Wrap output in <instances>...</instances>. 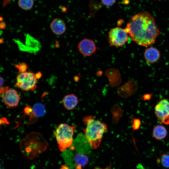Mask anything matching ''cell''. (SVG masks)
I'll use <instances>...</instances> for the list:
<instances>
[{"instance_id":"cell-1","label":"cell","mask_w":169,"mask_h":169,"mask_svg":"<svg viewBox=\"0 0 169 169\" xmlns=\"http://www.w3.org/2000/svg\"><path fill=\"white\" fill-rule=\"evenodd\" d=\"M125 29L134 42L146 47L153 44L160 34L154 18L149 13L145 12L133 16Z\"/></svg>"},{"instance_id":"cell-2","label":"cell","mask_w":169,"mask_h":169,"mask_svg":"<svg viewBox=\"0 0 169 169\" xmlns=\"http://www.w3.org/2000/svg\"><path fill=\"white\" fill-rule=\"evenodd\" d=\"M83 121L86 125L84 131L87 140L93 149H97L100 146L104 134L107 130V125L96 120L92 115L84 117Z\"/></svg>"},{"instance_id":"cell-3","label":"cell","mask_w":169,"mask_h":169,"mask_svg":"<svg viewBox=\"0 0 169 169\" xmlns=\"http://www.w3.org/2000/svg\"><path fill=\"white\" fill-rule=\"evenodd\" d=\"M74 126H70L65 123L60 124L57 127L55 135L58 147L61 152H64L72 145L73 141Z\"/></svg>"},{"instance_id":"cell-4","label":"cell","mask_w":169,"mask_h":169,"mask_svg":"<svg viewBox=\"0 0 169 169\" xmlns=\"http://www.w3.org/2000/svg\"><path fill=\"white\" fill-rule=\"evenodd\" d=\"M37 79L35 74L29 71L19 73L16 77L15 86L22 90L33 91L37 88Z\"/></svg>"},{"instance_id":"cell-5","label":"cell","mask_w":169,"mask_h":169,"mask_svg":"<svg viewBox=\"0 0 169 169\" xmlns=\"http://www.w3.org/2000/svg\"><path fill=\"white\" fill-rule=\"evenodd\" d=\"M128 39V33L125 29L121 28H113L109 32L108 40L112 46L122 47L127 41Z\"/></svg>"},{"instance_id":"cell-6","label":"cell","mask_w":169,"mask_h":169,"mask_svg":"<svg viewBox=\"0 0 169 169\" xmlns=\"http://www.w3.org/2000/svg\"><path fill=\"white\" fill-rule=\"evenodd\" d=\"M155 115L160 124L169 125V101L166 99L160 100L154 108Z\"/></svg>"},{"instance_id":"cell-7","label":"cell","mask_w":169,"mask_h":169,"mask_svg":"<svg viewBox=\"0 0 169 169\" xmlns=\"http://www.w3.org/2000/svg\"><path fill=\"white\" fill-rule=\"evenodd\" d=\"M15 41L20 50L23 51L34 53L39 50L41 48L40 43L28 33L26 34L25 44L18 40Z\"/></svg>"},{"instance_id":"cell-8","label":"cell","mask_w":169,"mask_h":169,"mask_svg":"<svg viewBox=\"0 0 169 169\" xmlns=\"http://www.w3.org/2000/svg\"><path fill=\"white\" fill-rule=\"evenodd\" d=\"M1 96L5 105L10 108L17 107L21 99L17 91L13 89L9 88Z\"/></svg>"},{"instance_id":"cell-9","label":"cell","mask_w":169,"mask_h":169,"mask_svg":"<svg viewBox=\"0 0 169 169\" xmlns=\"http://www.w3.org/2000/svg\"><path fill=\"white\" fill-rule=\"evenodd\" d=\"M138 87V84L135 80H129L117 89V93L120 97L126 98L134 94Z\"/></svg>"},{"instance_id":"cell-10","label":"cell","mask_w":169,"mask_h":169,"mask_svg":"<svg viewBox=\"0 0 169 169\" xmlns=\"http://www.w3.org/2000/svg\"><path fill=\"white\" fill-rule=\"evenodd\" d=\"M78 47L80 53L86 56L93 55L95 53L97 49L94 41L86 38L83 39L79 42Z\"/></svg>"},{"instance_id":"cell-11","label":"cell","mask_w":169,"mask_h":169,"mask_svg":"<svg viewBox=\"0 0 169 169\" xmlns=\"http://www.w3.org/2000/svg\"><path fill=\"white\" fill-rule=\"evenodd\" d=\"M105 74L108 78L110 86L116 87L121 83V77L118 69L113 68L108 69L105 71Z\"/></svg>"},{"instance_id":"cell-12","label":"cell","mask_w":169,"mask_h":169,"mask_svg":"<svg viewBox=\"0 0 169 169\" xmlns=\"http://www.w3.org/2000/svg\"><path fill=\"white\" fill-rule=\"evenodd\" d=\"M31 112L28 122L29 124L33 123L38 118L44 115L46 112L45 105L41 103H36L34 105Z\"/></svg>"},{"instance_id":"cell-13","label":"cell","mask_w":169,"mask_h":169,"mask_svg":"<svg viewBox=\"0 0 169 169\" xmlns=\"http://www.w3.org/2000/svg\"><path fill=\"white\" fill-rule=\"evenodd\" d=\"M160 57L159 51L156 48L151 47L146 49L144 53V57L148 64H152L157 62Z\"/></svg>"},{"instance_id":"cell-14","label":"cell","mask_w":169,"mask_h":169,"mask_svg":"<svg viewBox=\"0 0 169 169\" xmlns=\"http://www.w3.org/2000/svg\"><path fill=\"white\" fill-rule=\"evenodd\" d=\"M50 29L55 35H59L64 33L66 29V25L64 21L59 18H55L51 22Z\"/></svg>"},{"instance_id":"cell-15","label":"cell","mask_w":169,"mask_h":169,"mask_svg":"<svg viewBox=\"0 0 169 169\" xmlns=\"http://www.w3.org/2000/svg\"><path fill=\"white\" fill-rule=\"evenodd\" d=\"M79 103L77 96L73 94L65 95L63 99V103L64 107L68 110L74 109Z\"/></svg>"},{"instance_id":"cell-16","label":"cell","mask_w":169,"mask_h":169,"mask_svg":"<svg viewBox=\"0 0 169 169\" xmlns=\"http://www.w3.org/2000/svg\"><path fill=\"white\" fill-rule=\"evenodd\" d=\"M167 134V131L166 127L161 125L156 126L153 129L152 135L158 140H161L165 138Z\"/></svg>"},{"instance_id":"cell-17","label":"cell","mask_w":169,"mask_h":169,"mask_svg":"<svg viewBox=\"0 0 169 169\" xmlns=\"http://www.w3.org/2000/svg\"><path fill=\"white\" fill-rule=\"evenodd\" d=\"M76 169H81L82 167L87 164L89 161L88 157L85 154L78 153L74 157Z\"/></svg>"},{"instance_id":"cell-18","label":"cell","mask_w":169,"mask_h":169,"mask_svg":"<svg viewBox=\"0 0 169 169\" xmlns=\"http://www.w3.org/2000/svg\"><path fill=\"white\" fill-rule=\"evenodd\" d=\"M34 4L33 0H18V4L22 9L25 10H30Z\"/></svg>"},{"instance_id":"cell-19","label":"cell","mask_w":169,"mask_h":169,"mask_svg":"<svg viewBox=\"0 0 169 169\" xmlns=\"http://www.w3.org/2000/svg\"><path fill=\"white\" fill-rule=\"evenodd\" d=\"M131 122L133 129L134 130H136L139 129L141 124V120L139 119L132 118Z\"/></svg>"},{"instance_id":"cell-20","label":"cell","mask_w":169,"mask_h":169,"mask_svg":"<svg viewBox=\"0 0 169 169\" xmlns=\"http://www.w3.org/2000/svg\"><path fill=\"white\" fill-rule=\"evenodd\" d=\"M15 66L20 73L26 72L28 69V65L25 62H22L19 64H15Z\"/></svg>"},{"instance_id":"cell-21","label":"cell","mask_w":169,"mask_h":169,"mask_svg":"<svg viewBox=\"0 0 169 169\" xmlns=\"http://www.w3.org/2000/svg\"><path fill=\"white\" fill-rule=\"evenodd\" d=\"M161 161L163 165L166 167H169V155L164 154L161 156Z\"/></svg>"},{"instance_id":"cell-22","label":"cell","mask_w":169,"mask_h":169,"mask_svg":"<svg viewBox=\"0 0 169 169\" xmlns=\"http://www.w3.org/2000/svg\"><path fill=\"white\" fill-rule=\"evenodd\" d=\"M116 0H101L103 5L107 6H111L116 3Z\"/></svg>"},{"instance_id":"cell-23","label":"cell","mask_w":169,"mask_h":169,"mask_svg":"<svg viewBox=\"0 0 169 169\" xmlns=\"http://www.w3.org/2000/svg\"><path fill=\"white\" fill-rule=\"evenodd\" d=\"M152 95L150 94H146L143 95L141 98V100L145 101H149L151 99Z\"/></svg>"},{"instance_id":"cell-24","label":"cell","mask_w":169,"mask_h":169,"mask_svg":"<svg viewBox=\"0 0 169 169\" xmlns=\"http://www.w3.org/2000/svg\"><path fill=\"white\" fill-rule=\"evenodd\" d=\"M8 89H9V87L8 86L0 87V95H1L3 94Z\"/></svg>"},{"instance_id":"cell-25","label":"cell","mask_w":169,"mask_h":169,"mask_svg":"<svg viewBox=\"0 0 169 169\" xmlns=\"http://www.w3.org/2000/svg\"><path fill=\"white\" fill-rule=\"evenodd\" d=\"M6 26V24L5 22L2 21L0 23V27L1 29H5Z\"/></svg>"},{"instance_id":"cell-26","label":"cell","mask_w":169,"mask_h":169,"mask_svg":"<svg viewBox=\"0 0 169 169\" xmlns=\"http://www.w3.org/2000/svg\"><path fill=\"white\" fill-rule=\"evenodd\" d=\"M42 76V74L40 72H39L35 74V76L37 79H40Z\"/></svg>"},{"instance_id":"cell-27","label":"cell","mask_w":169,"mask_h":169,"mask_svg":"<svg viewBox=\"0 0 169 169\" xmlns=\"http://www.w3.org/2000/svg\"><path fill=\"white\" fill-rule=\"evenodd\" d=\"M0 87H1L3 85L4 82V79L3 78H2V77L1 76H0Z\"/></svg>"},{"instance_id":"cell-28","label":"cell","mask_w":169,"mask_h":169,"mask_svg":"<svg viewBox=\"0 0 169 169\" xmlns=\"http://www.w3.org/2000/svg\"><path fill=\"white\" fill-rule=\"evenodd\" d=\"M94 169H110V167H107L105 168L102 169L100 167H97L95 168Z\"/></svg>"},{"instance_id":"cell-29","label":"cell","mask_w":169,"mask_h":169,"mask_svg":"<svg viewBox=\"0 0 169 169\" xmlns=\"http://www.w3.org/2000/svg\"><path fill=\"white\" fill-rule=\"evenodd\" d=\"M67 167H66L65 166H62L61 168L60 169H68Z\"/></svg>"}]
</instances>
